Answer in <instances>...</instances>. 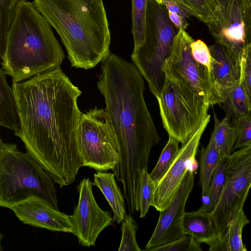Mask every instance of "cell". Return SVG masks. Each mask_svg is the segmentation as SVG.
<instances>
[{"label":"cell","mask_w":251,"mask_h":251,"mask_svg":"<svg viewBox=\"0 0 251 251\" xmlns=\"http://www.w3.org/2000/svg\"><path fill=\"white\" fill-rule=\"evenodd\" d=\"M12 88L21 118L15 135L60 188L72 184L83 167L77 138L81 92L60 69L13 82Z\"/></svg>","instance_id":"1"},{"label":"cell","mask_w":251,"mask_h":251,"mask_svg":"<svg viewBox=\"0 0 251 251\" xmlns=\"http://www.w3.org/2000/svg\"><path fill=\"white\" fill-rule=\"evenodd\" d=\"M101 62L97 86L118 146L113 172L123 184L128 210L133 212L139 208L141 172L160 137L145 101L143 76L135 64L111 52Z\"/></svg>","instance_id":"2"},{"label":"cell","mask_w":251,"mask_h":251,"mask_svg":"<svg viewBox=\"0 0 251 251\" xmlns=\"http://www.w3.org/2000/svg\"><path fill=\"white\" fill-rule=\"evenodd\" d=\"M59 35L71 66L87 70L109 54L111 37L102 0H34Z\"/></svg>","instance_id":"3"},{"label":"cell","mask_w":251,"mask_h":251,"mask_svg":"<svg viewBox=\"0 0 251 251\" xmlns=\"http://www.w3.org/2000/svg\"><path fill=\"white\" fill-rule=\"evenodd\" d=\"M65 54L51 25L34 2L19 7L7 34L1 68L13 82L60 69Z\"/></svg>","instance_id":"4"},{"label":"cell","mask_w":251,"mask_h":251,"mask_svg":"<svg viewBox=\"0 0 251 251\" xmlns=\"http://www.w3.org/2000/svg\"><path fill=\"white\" fill-rule=\"evenodd\" d=\"M55 183L28 152L0 140V206L10 208L32 197L47 200L58 208Z\"/></svg>","instance_id":"5"},{"label":"cell","mask_w":251,"mask_h":251,"mask_svg":"<svg viewBox=\"0 0 251 251\" xmlns=\"http://www.w3.org/2000/svg\"><path fill=\"white\" fill-rule=\"evenodd\" d=\"M179 30L161 0H148L145 39L140 46L133 48L131 58L156 98L165 81L163 64L171 53Z\"/></svg>","instance_id":"6"},{"label":"cell","mask_w":251,"mask_h":251,"mask_svg":"<svg viewBox=\"0 0 251 251\" xmlns=\"http://www.w3.org/2000/svg\"><path fill=\"white\" fill-rule=\"evenodd\" d=\"M158 103L162 124L169 136L185 143L209 115L206 105L189 87L165 78Z\"/></svg>","instance_id":"7"},{"label":"cell","mask_w":251,"mask_h":251,"mask_svg":"<svg viewBox=\"0 0 251 251\" xmlns=\"http://www.w3.org/2000/svg\"><path fill=\"white\" fill-rule=\"evenodd\" d=\"M77 138L83 167L97 172L115 170L119 163L118 146L105 108L96 106L82 113Z\"/></svg>","instance_id":"8"},{"label":"cell","mask_w":251,"mask_h":251,"mask_svg":"<svg viewBox=\"0 0 251 251\" xmlns=\"http://www.w3.org/2000/svg\"><path fill=\"white\" fill-rule=\"evenodd\" d=\"M251 187V143L229 155L226 183L217 205L210 213L218 236L217 241L243 209Z\"/></svg>","instance_id":"9"},{"label":"cell","mask_w":251,"mask_h":251,"mask_svg":"<svg viewBox=\"0 0 251 251\" xmlns=\"http://www.w3.org/2000/svg\"><path fill=\"white\" fill-rule=\"evenodd\" d=\"M194 41L185 30L179 29L162 71L165 78L183 83L210 107L212 85L210 70L197 62L192 56L190 45Z\"/></svg>","instance_id":"10"},{"label":"cell","mask_w":251,"mask_h":251,"mask_svg":"<svg viewBox=\"0 0 251 251\" xmlns=\"http://www.w3.org/2000/svg\"><path fill=\"white\" fill-rule=\"evenodd\" d=\"M210 119L209 114L188 140L181 144L174 163L156 185L151 206L158 211L164 210L170 204L187 171H197L199 164L195 157L201 138Z\"/></svg>","instance_id":"11"},{"label":"cell","mask_w":251,"mask_h":251,"mask_svg":"<svg viewBox=\"0 0 251 251\" xmlns=\"http://www.w3.org/2000/svg\"><path fill=\"white\" fill-rule=\"evenodd\" d=\"M94 185L89 178L80 182L77 186L78 202L70 216V233L76 236L81 245L88 248L95 245L100 233L113 221L110 213L103 211L97 204L92 191Z\"/></svg>","instance_id":"12"},{"label":"cell","mask_w":251,"mask_h":251,"mask_svg":"<svg viewBox=\"0 0 251 251\" xmlns=\"http://www.w3.org/2000/svg\"><path fill=\"white\" fill-rule=\"evenodd\" d=\"M195 173L187 171L170 204L159 212L157 224L145 251L168 244L185 235L183 229L185 207L194 187Z\"/></svg>","instance_id":"13"},{"label":"cell","mask_w":251,"mask_h":251,"mask_svg":"<svg viewBox=\"0 0 251 251\" xmlns=\"http://www.w3.org/2000/svg\"><path fill=\"white\" fill-rule=\"evenodd\" d=\"M218 20L207 25L216 43L224 47L240 62L246 44L245 24L241 0H218Z\"/></svg>","instance_id":"14"},{"label":"cell","mask_w":251,"mask_h":251,"mask_svg":"<svg viewBox=\"0 0 251 251\" xmlns=\"http://www.w3.org/2000/svg\"><path fill=\"white\" fill-rule=\"evenodd\" d=\"M24 224L51 231L71 232L70 216L60 212L47 200L32 197L10 208Z\"/></svg>","instance_id":"15"},{"label":"cell","mask_w":251,"mask_h":251,"mask_svg":"<svg viewBox=\"0 0 251 251\" xmlns=\"http://www.w3.org/2000/svg\"><path fill=\"white\" fill-rule=\"evenodd\" d=\"M208 47L212 57L210 68L212 85L210 106H212L222 103L240 79V62L217 43Z\"/></svg>","instance_id":"16"},{"label":"cell","mask_w":251,"mask_h":251,"mask_svg":"<svg viewBox=\"0 0 251 251\" xmlns=\"http://www.w3.org/2000/svg\"><path fill=\"white\" fill-rule=\"evenodd\" d=\"M183 229L185 234L192 236L200 243H204L209 246L218 240L210 213L203 210L185 212Z\"/></svg>","instance_id":"17"},{"label":"cell","mask_w":251,"mask_h":251,"mask_svg":"<svg viewBox=\"0 0 251 251\" xmlns=\"http://www.w3.org/2000/svg\"><path fill=\"white\" fill-rule=\"evenodd\" d=\"M94 176V185L100 189L113 212V221L119 224L126 213L124 197L116 181L115 174L97 172Z\"/></svg>","instance_id":"18"},{"label":"cell","mask_w":251,"mask_h":251,"mask_svg":"<svg viewBox=\"0 0 251 251\" xmlns=\"http://www.w3.org/2000/svg\"><path fill=\"white\" fill-rule=\"evenodd\" d=\"M6 74L0 69V125L14 132L21 127V118L15 94L8 84Z\"/></svg>","instance_id":"19"},{"label":"cell","mask_w":251,"mask_h":251,"mask_svg":"<svg viewBox=\"0 0 251 251\" xmlns=\"http://www.w3.org/2000/svg\"><path fill=\"white\" fill-rule=\"evenodd\" d=\"M250 222L242 209L237 216L229 223L227 228L218 241L210 246V251H246L242 241L244 227Z\"/></svg>","instance_id":"20"},{"label":"cell","mask_w":251,"mask_h":251,"mask_svg":"<svg viewBox=\"0 0 251 251\" xmlns=\"http://www.w3.org/2000/svg\"><path fill=\"white\" fill-rule=\"evenodd\" d=\"M219 105L225 111V117L233 125L249 114L251 106L240 79Z\"/></svg>","instance_id":"21"},{"label":"cell","mask_w":251,"mask_h":251,"mask_svg":"<svg viewBox=\"0 0 251 251\" xmlns=\"http://www.w3.org/2000/svg\"><path fill=\"white\" fill-rule=\"evenodd\" d=\"M229 155L223 157L220 164L213 173L207 190L202 196V204L199 209L211 213L217 205L226 181Z\"/></svg>","instance_id":"22"},{"label":"cell","mask_w":251,"mask_h":251,"mask_svg":"<svg viewBox=\"0 0 251 251\" xmlns=\"http://www.w3.org/2000/svg\"><path fill=\"white\" fill-rule=\"evenodd\" d=\"M223 157L211 136L207 146L202 147L201 151L199 184L202 196L206 192L213 174L220 164Z\"/></svg>","instance_id":"23"},{"label":"cell","mask_w":251,"mask_h":251,"mask_svg":"<svg viewBox=\"0 0 251 251\" xmlns=\"http://www.w3.org/2000/svg\"><path fill=\"white\" fill-rule=\"evenodd\" d=\"M214 126L211 134L215 143L223 156L230 155L238 137V129L226 117L219 120L214 112Z\"/></svg>","instance_id":"24"},{"label":"cell","mask_w":251,"mask_h":251,"mask_svg":"<svg viewBox=\"0 0 251 251\" xmlns=\"http://www.w3.org/2000/svg\"><path fill=\"white\" fill-rule=\"evenodd\" d=\"M187 11L191 16L206 25L216 22L220 15L218 0H172Z\"/></svg>","instance_id":"25"},{"label":"cell","mask_w":251,"mask_h":251,"mask_svg":"<svg viewBox=\"0 0 251 251\" xmlns=\"http://www.w3.org/2000/svg\"><path fill=\"white\" fill-rule=\"evenodd\" d=\"M179 143L177 140L169 136V140L161 151L156 165L149 174L156 185L165 175L176 159L180 150Z\"/></svg>","instance_id":"26"},{"label":"cell","mask_w":251,"mask_h":251,"mask_svg":"<svg viewBox=\"0 0 251 251\" xmlns=\"http://www.w3.org/2000/svg\"><path fill=\"white\" fill-rule=\"evenodd\" d=\"M26 0H0V55L4 52L7 34L21 4Z\"/></svg>","instance_id":"27"},{"label":"cell","mask_w":251,"mask_h":251,"mask_svg":"<svg viewBox=\"0 0 251 251\" xmlns=\"http://www.w3.org/2000/svg\"><path fill=\"white\" fill-rule=\"evenodd\" d=\"M148 0H132V33L134 48L140 46L145 37Z\"/></svg>","instance_id":"28"},{"label":"cell","mask_w":251,"mask_h":251,"mask_svg":"<svg viewBox=\"0 0 251 251\" xmlns=\"http://www.w3.org/2000/svg\"><path fill=\"white\" fill-rule=\"evenodd\" d=\"M156 184L148 172V167H145L141 172L139 197L140 217L144 218L151 206L153 200Z\"/></svg>","instance_id":"29"},{"label":"cell","mask_w":251,"mask_h":251,"mask_svg":"<svg viewBox=\"0 0 251 251\" xmlns=\"http://www.w3.org/2000/svg\"><path fill=\"white\" fill-rule=\"evenodd\" d=\"M138 226L130 214H126L121 222L122 239L119 251H142L136 241Z\"/></svg>","instance_id":"30"},{"label":"cell","mask_w":251,"mask_h":251,"mask_svg":"<svg viewBox=\"0 0 251 251\" xmlns=\"http://www.w3.org/2000/svg\"><path fill=\"white\" fill-rule=\"evenodd\" d=\"M240 81L251 106V43L246 44L241 55Z\"/></svg>","instance_id":"31"},{"label":"cell","mask_w":251,"mask_h":251,"mask_svg":"<svg viewBox=\"0 0 251 251\" xmlns=\"http://www.w3.org/2000/svg\"><path fill=\"white\" fill-rule=\"evenodd\" d=\"M201 243L192 236L185 234L179 239L149 249V251H202Z\"/></svg>","instance_id":"32"},{"label":"cell","mask_w":251,"mask_h":251,"mask_svg":"<svg viewBox=\"0 0 251 251\" xmlns=\"http://www.w3.org/2000/svg\"><path fill=\"white\" fill-rule=\"evenodd\" d=\"M161 0L166 7L172 23L178 29L185 30L189 25L186 19L191 16L190 13L172 0Z\"/></svg>","instance_id":"33"},{"label":"cell","mask_w":251,"mask_h":251,"mask_svg":"<svg viewBox=\"0 0 251 251\" xmlns=\"http://www.w3.org/2000/svg\"><path fill=\"white\" fill-rule=\"evenodd\" d=\"M234 126L238 129V137L233 150L240 149L251 143V110L246 117Z\"/></svg>","instance_id":"34"},{"label":"cell","mask_w":251,"mask_h":251,"mask_svg":"<svg viewBox=\"0 0 251 251\" xmlns=\"http://www.w3.org/2000/svg\"><path fill=\"white\" fill-rule=\"evenodd\" d=\"M192 56L199 63L207 67L209 70L211 62V55L209 47L200 39L194 41L190 45Z\"/></svg>","instance_id":"35"}]
</instances>
